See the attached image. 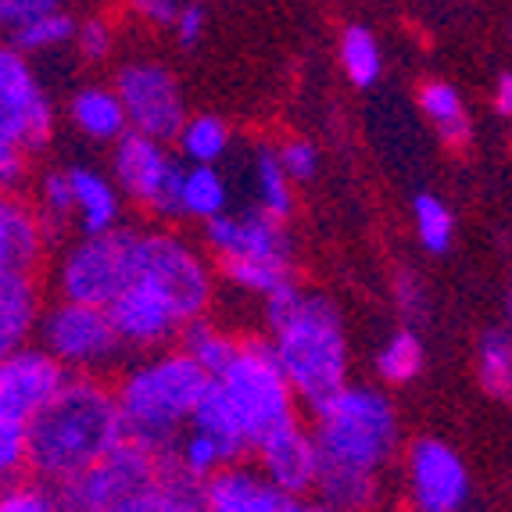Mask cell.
I'll use <instances>...</instances> for the list:
<instances>
[{
    "mask_svg": "<svg viewBox=\"0 0 512 512\" xmlns=\"http://www.w3.org/2000/svg\"><path fill=\"white\" fill-rule=\"evenodd\" d=\"M316 409V487L330 509H359L376 498V473L398 444V423L387 398L362 387H341Z\"/></svg>",
    "mask_w": 512,
    "mask_h": 512,
    "instance_id": "cell-1",
    "label": "cell"
},
{
    "mask_svg": "<svg viewBox=\"0 0 512 512\" xmlns=\"http://www.w3.org/2000/svg\"><path fill=\"white\" fill-rule=\"evenodd\" d=\"M122 441L126 427L115 391L90 376H69L26 423V470L58 487L90 470Z\"/></svg>",
    "mask_w": 512,
    "mask_h": 512,
    "instance_id": "cell-2",
    "label": "cell"
},
{
    "mask_svg": "<svg viewBox=\"0 0 512 512\" xmlns=\"http://www.w3.org/2000/svg\"><path fill=\"white\" fill-rule=\"evenodd\" d=\"M208 384H212V376L197 366L187 351L154 359L137 373H129L115 391L126 441L158 455L172 452Z\"/></svg>",
    "mask_w": 512,
    "mask_h": 512,
    "instance_id": "cell-3",
    "label": "cell"
},
{
    "mask_svg": "<svg viewBox=\"0 0 512 512\" xmlns=\"http://www.w3.org/2000/svg\"><path fill=\"white\" fill-rule=\"evenodd\" d=\"M273 348L291 387L301 398H308V405H319L344 387L348 344H344L337 308L323 294H305L298 312L276 330Z\"/></svg>",
    "mask_w": 512,
    "mask_h": 512,
    "instance_id": "cell-4",
    "label": "cell"
},
{
    "mask_svg": "<svg viewBox=\"0 0 512 512\" xmlns=\"http://www.w3.org/2000/svg\"><path fill=\"white\" fill-rule=\"evenodd\" d=\"M215 380L237 412L248 448H258L273 430L294 423V387L276 359L273 344L244 341Z\"/></svg>",
    "mask_w": 512,
    "mask_h": 512,
    "instance_id": "cell-5",
    "label": "cell"
},
{
    "mask_svg": "<svg viewBox=\"0 0 512 512\" xmlns=\"http://www.w3.org/2000/svg\"><path fill=\"white\" fill-rule=\"evenodd\" d=\"M158 477V452L122 441L101 462L79 477L58 484V509L83 512H151V491Z\"/></svg>",
    "mask_w": 512,
    "mask_h": 512,
    "instance_id": "cell-6",
    "label": "cell"
},
{
    "mask_svg": "<svg viewBox=\"0 0 512 512\" xmlns=\"http://www.w3.org/2000/svg\"><path fill=\"white\" fill-rule=\"evenodd\" d=\"M140 233L111 226L104 233L86 237L65 255L58 269V287L69 301L108 305L122 287L137 280Z\"/></svg>",
    "mask_w": 512,
    "mask_h": 512,
    "instance_id": "cell-7",
    "label": "cell"
},
{
    "mask_svg": "<svg viewBox=\"0 0 512 512\" xmlns=\"http://www.w3.org/2000/svg\"><path fill=\"white\" fill-rule=\"evenodd\" d=\"M36 333L43 351H51L65 369H83V373L111 366L122 351V337L111 326L108 308L86 301L65 298L51 312H43Z\"/></svg>",
    "mask_w": 512,
    "mask_h": 512,
    "instance_id": "cell-8",
    "label": "cell"
},
{
    "mask_svg": "<svg viewBox=\"0 0 512 512\" xmlns=\"http://www.w3.org/2000/svg\"><path fill=\"white\" fill-rule=\"evenodd\" d=\"M183 169L162 147V140L147 133H122L115 151V180L137 205L158 215H183Z\"/></svg>",
    "mask_w": 512,
    "mask_h": 512,
    "instance_id": "cell-9",
    "label": "cell"
},
{
    "mask_svg": "<svg viewBox=\"0 0 512 512\" xmlns=\"http://www.w3.org/2000/svg\"><path fill=\"white\" fill-rule=\"evenodd\" d=\"M54 133L51 101L43 97L26 54L0 43V144H18L29 154L43 151Z\"/></svg>",
    "mask_w": 512,
    "mask_h": 512,
    "instance_id": "cell-10",
    "label": "cell"
},
{
    "mask_svg": "<svg viewBox=\"0 0 512 512\" xmlns=\"http://www.w3.org/2000/svg\"><path fill=\"white\" fill-rule=\"evenodd\" d=\"M137 276L154 283L169 298V305L180 312L183 323L201 316L208 298H212L205 265L197 262L194 251L183 248L176 237H165V233H140Z\"/></svg>",
    "mask_w": 512,
    "mask_h": 512,
    "instance_id": "cell-11",
    "label": "cell"
},
{
    "mask_svg": "<svg viewBox=\"0 0 512 512\" xmlns=\"http://www.w3.org/2000/svg\"><path fill=\"white\" fill-rule=\"evenodd\" d=\"M115 94L126 108L129 129L147 133L154 140L180 137L183 129V101L180 86L169 69L154 61H133L115 79Z\"/></svg>",
    "mask_w": 512,
    "mask_h": 512,
    "instance_id": "cell-12",
    "label": "cell"
},
{
    "mask_svg": "<svg viewBox=\"0 0 512 512\" xmlns=\"http://www.w3.org/2000/svg\"><path fill=\"white\" fill-rule=\"evenodd\" d=\"M69 369L43 348H18L0 359V416L29 423L69 380Z\"/></svg>",
    "mask_w": 512,
    "mask_h": 512,
    "instance_id": "cell-13",
    "label": "cell"
},
{
    "mask_svg": "<svg viewBox=\"0 0 512 512\" xmlns=\"http://www.w3.org/2000/svg\"><path fill=\"white\" fill-rule=\"evenodd\" d=\"M104 308H108V319L122 344H133V348H154V344L172 341L183 330L180 312L169 305V298L140 276L129 287H122Z\"/></svg>",
    "mask_w": 512,
    "mask_h": 512,
    "instance_id": "cell-14",
    "label": "cell"
},
{
    "mask_svg": "<svg viewBox=\"0 0 512 512\" xmlns=\"http://www.w3.org/2000/svg\"><path fill=\"white\" fill-rule=\"evenodd\" d=\"M412 502L423 512H455L470 498V477L448 444L423 437L409 452Z\"/></svg>",
    "mask_w": 512,
    "mask_h": 512,
    "instance_id": "cell-15",
    "label": "cell"
},
{
    "mask_svg": "<svg viewBox=\"0 0 512 512\" xmlns=\"http://www.w3.org/2000/svg\"><path fill=\"white\" fill-rule=\"evenodd\" d=\"M208 240L219 255H248V258H283L291 262V240L283 233L280 219L265 208L248 215H208Z\"/></svg>",
    "mask_w": 512,
    "mask_h": 512,
    "instance_id": "cell-16",
    "label": "cell"
},
{
    "mask_svg": "<svg viewBox=\"0 0 512 512\" xmlns=\"http://www.w3.org/2000/svg\"><path fill=\"white\" fill-rule=\"evenodd\" d=\"M205 505L215 512H298V495H287L269 477H255L237 466H219L205 480Z\"/></svg>",
    "mask_w": 512,
    "mask_h": 512,
    "instance_id": "cell-17",
    "label": "cell"
},
{
    "mask_svg": "<svg viewBox=\"0 0 512 512\" xmlns=\"http://www.w3.org/2000/svg\"><path fill=\"white\" fill-rule=\"evenodd\" d=\"M255 452L262 459V473L276 487H283L287 495H305V491L316 487V470H319L316 441L298 423H287V427L273 430Z\"/></svg>",
    "mask_w": 512,
    "mask_h": 512,
    "instance_id": "cell-18",
    "label": "cell"
},
{
    "mask_svg": "<svg viewBox=\"0 0 512 512\" xmlns=\"http://www.w3.org/2000/svg\"><path fill=\"white\" fill-rule=\"evenodd\" d=\"M40 215L26 208L11 190H0V273H33L43 258Z\"/></svg>",
    "mask_w": 512,
    "mask_h": 512,
    "instance_id": "cell-19",
    "label": "cell"
},
{
    "mask_svg": "<svg viewBox=\"0 0 512 512\" xmlns=\"http://www.w3.org/2000/svg\"><path fill=\"white\" fill-rule=\"evenodd\" d=\"M40 323V287L33 273H0V359L26 348Z\"/></svg>",
    "mask_w": 512,
    "mask_h": 512,
    "instance_id": "cell-20",
    "label": "cell"
},
{
    "mask_svg": "<svg viewBox=\"0 0 512 512\" xmlns=\"http://www.w3.org/2000/svg\"><path fill=\"white\" fill-rule=\"evenodd\" d=\"M190 427L201 430V434H208L215 444H219L222 462H226V466L237 462L240 455L248 452V437H244V430H240L237 412H233L230 398H226V391L219 387L215 376H212V384L205 387V394H201V402L194 405Z\"/></svg>",
    "mask_w": 512,
    "mask_h": 512,
    "instance_id": "cell-21",
    "label": "cell"
},
{
    "mask_svg": "<svg viewBox=\"0 0 512 512\" xmlns=\"http://www.w3.org/2000/svg\"><path fill=\"white\" fill-rule=\"evenodd\" d=\"M72 183V201H76V219L79 230L86 237L111 230L119 222V197L111 190V183L104 176H97L94 169H69Z\"/></svg>",
    "mask_w": 512,
    "mask_h": 512,
    "instance_id": "cell-22",
    "label": "cell"
},
{
    "mask_svg": "<svg viewBox=\"0 0 512 512\" xmlns=\"http://www.w3.org/2000/svg\"><path fill=\"white\" fill-rule=\"evenodd\" d=\"M72 122L79 126V133L94 140H119L129 129L126 108H122L119 94H111L104 86H86L79 90L72 101Z\"/></svg>",
    "mask_w": 512,
    "mask_h": 512,
    "instance_id": "cell-23",
    "label": "cell"
},
{
    "mask_svg": "<svg viewBox=\"0 0 512 512\" xmlns=\"http://www.w3.org/2000/svg\"><path fill=\"white\" fill-rule=\"evenodd\" d=\"M419 104L427 111V119L437 126L441 140L448 147H466L470 144V119L462 108L459 94L448 83H423L419 90Z\"/></svg>",
    "mask_w": 512,
    "mask_h": 512,
    "instance_id": "cell-24",
    "label": "cell"
},
{
    "mask_svg": "<svg viewBox=\"0 0 512 512\" xmlns=\"http://www.w3.org/2000/svg\"><path fill=\"white\" fill-rule=\"evenodd\" d=\"M180 333H183V351H187L190 359L205 369L208 376H219L222 369L230 366L233 355H237V348H240L237 341H230V337L215 333L201 316L187 319Z\"/></svg>",
    "mask_w": 512,
    "mask_h": 512,
    "instance_id": "cell-25",
    "label": "cell"
},
{
    "mask_svg": "<svg viewBox=\"0 0 512 512\" xmlns=\"http://www.w3.org/2000/svg\"><path fill=\"white\" fill-rule=\"evenodd\" d=\"M222 273L237 287L255 294H269L273 287L291 280V262L283 258H248V255H222Z\"/></svg>",
    "mask_w": 512,
    "mask_h": 512,
    "instance_id": "cell-26",
    "label": "cell"
},
{
    "mask_svg": "<svg viewBox=\"0 0 512 512\" xmlns=\"http://www.w3.org/2000/svg\"><path fill=\"white\" fill-rule=\"evenodd\" d=\"M480 380L484 391L512 402V337L502 330H491L480 344Z\"/></svg>",
    "mask_w": 512,
    "mask_h": 512,
    "instance_id": "cell-27",
    "label": "cell"
},
{
    "mask_svg": "<svg viewBox=\"0 0 512 512\" xmlns=\"http://www.w3.org/2000/svg\"><path fill=\"white\" fill-rule=\"evenodd\" d=\"M58 509V491L54 484L33 477H26V470L15 477L0 480V512H51Z\"/></svg>",
    "mask_w": 512,
    "mask_h": 512,
    "instance_id": "cell-28",
    "label": "cell"
},
{
    "mask_svg": "<svg viewBox=\"0 0 512 512\" xmlns=\"http://www.w3.org/2000/svg\"><path fill=\"white\" fill-rule=\"evenodd\" d=\"M255 176H258V201H262V208L283 222L287 215H291L294 197H291V176L283 172L280 154H273V151H258Z\"/></svg>",
    "mask_w": 512,
    "mask_h": 512,
    "instance_id": "cell-29",
    "label": "cell"
},
{
    "mask_svg": "<svg viewBox=\"0 0 512 512\" xmlns=\"http://www.w3.org/2000/svg\"><path fill=\"white\" fill-rule=\"evenodd\" d=\"M76 36V26H72L69 15H61L58 8L47 11V15L33 18L29 26L15 29V33H8L11 47L22 54H36V51H51V47H58V43L72 40Z\"/></svg>",
    "mask_w": 512,
    "mask_h": 512,
    "instance_id": "cell-30",
    "label": "cell"
},
{
    "mask_svg": "<svg viewBox=\"0 0 512 512\" xmlns=\"http://www.w3.org/2000/svg\"><path fill=\"white\" fill-rule=\"evenodd\" d=\"M222 205H226V187H222L219 172H215L212 165L197 162L194 169L183 176V212L208 219V215L222 212Z\"/></svg>",
    "mask_w": 512,
    "mask_h": 512,
    "instance_id": "cell-31",
    "label": "cell"
},
{
    "mask_svg": "<svg viewBox=\"0 0 512 512\" xmlns=\"http://www.w3.org/2000/svg\"><path fill=\"white\" fill-rule=\"evenodd\" d=\"M341 61H344V72H348V79L355 86H373L376 76H380V47H376V40L362 26L344 29Z\"/></svg>",
    "mask_w": 512,
    "mask_h": 512,
    "instance_id": "cell-32",
    "label": "cell"
},
{
    "mask_svg": "<svg viewBox=\"0 0 512 512\" xmlns=\"http://www.w3.org/2000/svg\"><path fill=\"white\" fill-rule=\"evenodd\" d=\"M226 126H222L215 115H197V119L183 122L180 129V144H183V154H187L190 162H205L212 165L222 151H226Z\"/></svg>",
    "mask_w": 512,
    "mask_h": 512,
    "instance_id": "cell-33",
    "label": "cell"
},
{
    "mask_svg": "<svg viewBox=\"0 0 512 512\" xmlns=\"http://www.w3.org/2000/svg\"><path fill=\"white\" fill-rule=\"evenodd\" d=\"M419 366H423V348H419L416 333L409 330L391 337L387 348L380 351V359H376V369H380L387 384H409V380H416Z\"/></svg>",
    "mask_w": 512,
    "mask_h": 512,
    "instance_id": "cell-34",
    "label": "cell"
},
{
    "mask_svg": "<svg viewBox=\"0 0 512 512\" xmlns=\"http://www.w3.org/2000/svg\"><path fill=\"white\" fill-rule=\"evenodd\" d=\"M40 226H43V237L51 240V233L58 230L61 222L76 215V201H72V183H69V172H51L40 187Z\"/></svg>",
    "mask_w": 512,
    "mask_h": 512,
    "instance_id": "cell-35",
    "label": "cell"
},
{
    "mask_svg": "<svg viewBox=\"0 0 512 512\" xmlns=\"http://www.w3.org/2000/svg\"><path fill=\"white\" fill-rule=\"evenodd\" d=\"M416 226L427 251H434V255L448 251V244H452V215H448V208L437 197H416Z\"/></svg>",
    "mask_w": 512,
    "mask_h": 512,
    "instance_id": "cell-36",
    "label": "cell"
},
{
    "mask_svg": "<svg viewBox=\"0 0 512 512\" xmlns=\"http://www.w3.org/2000/svg\"><path fill=\"white\" fill-rule=\"evenodd\" d=\"M172 452H176V459H180L183 466L201 480H208L219 466H226V462H222L219 444H215L208 434H201V430H194V434H190L183 444H176Z\"/></svg>",
    "mask_w": 512,
    "mask_h": 512,
    "instance_id": "cell-37",
    "label": "cell"
},
{
    "mask_svg": "<svg viewBox=\"0 0 512 512\" xmlns=\"http://www.w3.org/2000/svg\"><path fill=\"white\" fill-rule=\"evenodd\" d=\"M26 470V423L0 416V480Z\"/></svg>",
    "mask_w": 512,
    "mask_h": 512,
    "instance_id": "cell-38",
    "label": "cell"
},
{
    "mask_svg": "<svg viewBox=\"0 0 512 512\" xmlns=\"http://www.w3.org/2000/svg\"><path fill=\"white\" fill-rule=\"evenodd\" d=\"M58 8V0H0V29L15 33V29L29 26L33 18L47 15Z\"/></svg>",
    "mask_w": 512,
    "mask_h": 512,
    "instance_id": "cell-39",
    "label": "cell"
},
{
    "mask_svg": "<svg viewBox=\"0 0 512 512\" xmlns=\"http://www.w3.org/2000/svg\"><path fill=\"white\" fill-rule=\"evenodd\" d=\"M301 301H305V294L294 287V280L273 287V291L265 294V319H269V326H273V330H280V326L301 308Z\"/></svg>",
    "mask_w": 512,
    "mask_h": 512,
    "instance_id": "cell-40",
    "label": "cell"
},
{
    "mask_svg": "<svg viewBox=\"0 0 512 512\" xmlns=\"http://www.w3.org/2000/svg\"><path fill=\"white\" fill-rule=\"evenodd\" d=\"M280 165L291 180H312L319 158H316V151H312V144H305V140H287L280 151Z\"/></svg>",
    "mask_w": 512,
    "mask_h": 512,
    "instance_id": "cell-41",
    "label": "cell"
},
{
    "mask_svg": "<svg viewBox=\"0 0 512 512\" xmlns=\"http://www.w3.org/2000/svg\"><path fill=\"white\" fill-rule=\"evenodd\" d=\"M29 176V151L18 144H0V190L15 194Z\"/></svg>",
    "mask_w": 512,
    "mask_h": 512,
    "instance_id": "cell-42",
    "label": "cell"
},
{
    "mask_svg": "<svg viewBox=\"0 0 512 512\" xmlns=\"http://www.w3.org/2000/svg\"><path fill=\"white\" fill-rule=\"evenodd\" d=\"M76 40H79V51H83L86 58L101 61V58H108V51H111V26L101 22V18H90L86 26H79Z\"/></svg>",
    "mask_w": 512,
    "mask_h": 512,
    "instance_id": "cell-43",
    "label": "cell"
},
{
    "mask_svg": "<svg viewBox=\"0 0 512 512\" xmlns=\"http://www.w3.org/2000/svg\"><path fill=\"white\" fill-rule=\"evenodd\" d=\"M176 33H180V43L183 47H194L197 36L205 33V8L201 4H183L180 11H176Z\"/></svg>",
    "mask_w": 512,
    "mask_h": 512,
    "instance_id": "cell-44",
    "label": "cell"
},
{
    "mask_svg": "<svg viewBox=\"0 0 512 512\" xmlns=\"http://www.w3.org/2000/svg\"><path fill=\"white\" fill-rule=\"evenodd\" d=\"M133 8H137L147 22H154V26H172L180 4H176V0H133Z\"/></svg>",
    "mask_w": 512,
    "mask_h": 512,
    "instance_id": "cell-45",
    "label": "cell"
},
{
    "mask_svg": "<svg viewBox=\"0 0 512 512\" xmlns=\"http://www.w3.org/2000/svg\"><path fill=\"white\" fill-rule=\"evenodd\" d=\"M398 308L405 312V319H419V316H423V298H419L416 276L405 273L402 280H398Z\"/></svg>",
    "mask_w": 512,
    "mask_h": 512,
    "instance_id": "cell-46",
    "label": "cell"
},
{
    "mask_svg": "<svg viewBox=\"0 0 512 512\" xmlns=\"http://www.w3.org/2000/svg\"><path fill=\"white\" fill-rule=\"evenodd\" d=\"M495 108L502 111V115H512V76H502V79H498Z\"/></svg>",
    "mask_w": 512,
    "mask_h": 512,
    "instance_id": "cell-47",
    "label": "cell"
},
{
    "mask_svg": "<svg viewBox=\"0 0 512 512\" xmlns=\"http://www.w3.org/2000/svg\"><path fill=\"white\" fill-rule=\"evenodd\" d=\"M509 316H512V301H509Z\"/></svg>",
    "mask_w": 512,
    "mask_h": 512,
    "instance_id": "cell-48",
    "label": "cell"
}]
</instances>
